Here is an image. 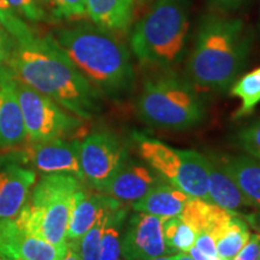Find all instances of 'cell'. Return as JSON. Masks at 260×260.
I'll list each match as a JSON object with an SVG mask.
<instances>
[{"label": "cell", "instance_id": "cell-1", "mask_svg": "<svg viewBox=\"0 0 260 260\" xmlns=\"http://www.w3.org/2000/svg\"><path fill=\"white\" fill-rule=\"evenodd\" d=\"M6 69L81 119L102 111V93L73 64L52 37L35 35L12 47Z\"/></svg>", "mask_w": 260, "mask_h": 260}, {"label": "cell", "instance_id": "cell-2", "mask_svg": "<svg viewBox=\"0 0 260 260\" xmlns=\"http://www.w3.org/2000/svg\"><path fill=\"white\" fill-rule=\"evenodd\" d=\"M53 40L100 93L121 102L132 93L135 73L125 45L99 25L57 29Z\"/></svg>", "mask_w": 260, "mask_h": 260}, {"label": "cell", "instance_id": "cell-3", "mask_svg": "<svg viewBox=\"0 0 260 260\" xmlns=\"http://www.w3.org/2000/svg\"><path fill=\"white\" fill-rule=\"evenodd\" d=\"M249 38L236 18L211 15L203 19L187 60V79L198 89L225 92L246 65Z\"/></svg>", "mask_w": 260, "mask_h": 260}, {"label": "cell", "instance_id": "cell-4", "mask_svg": "<svg viewBox=\"0 0 260 260\" xmlns=\"http://www.w3.org/2000/svg\"><path fill=\"white\" fill-rule=\"evenodd\" d=\"M190 27V0H157L133 29L130 47L142 65L172 70L182 61Z\"/></svg>", "mask_w": 260, "mask_h": 260}, {"label": "cell", "instance_id": "cell-5", "mask_svg": "<svg viewBox=\"0 0 260 260\" xmlns=\"http://www.w3.org/2000/svg\"><path fill=\"white\" fill-rule=\"evenodd\" d=\"M135 111L146 125L183 132L200 125L207 110L199 89L187 77L162 70L144 81Z\"/></svg>", "mask_w": 260, "mask_h": 260}, {"label": "cell", "instance_id": "cell-6", "mask_svg": "<svg viewBox=\"0 0 260 260\" xmlns=\"http://www.w3.org/2000/svg\"><path fill=\"white\" fill-rule=\"evenodd\" d=\"M84 183L69 174H44L15 219L25 232L57 246L68 245L75 199Z\"/></svg>", "mask_w": 260, "mask_h": 260}, {"label": "cell", "instance_id": "cell-7", "mask_svg": "<svg viewBox=\"0 0 260 260\" xmlns=\"http://www.w3.org/2000/svg\"><path fill=\"white\" fill-rule=\"evenodd\" d=\"M133 139L140 158L162 180L191 198L211 203L206 157L195 151L170 147L141 133H134Z\"/></svg>", "mask_w": 260, "mask_h": 260}, {"label": "cell", "instance_id": "cell-8", "mask_svg": "<svg viewBox=\"0 0 260 260\" xmlns=\"http://www.w3.org/2000/svg\"><path fill=\"white\" fill-rule=\"evenodd\" d=\"M11 80L23 115L29 142L65 139L82 125V119L58 105L54 100L37 92L14 76H11Z\"/></svg>", "mask_w": 260, "mask_h": 260}, {"label": "cell", "instance_id": "cell-9", "mask_svg": "<svg viewBox=\"0 0 260 260\" xmlns=\"http://www.w3.org/2000/svg\"><path fill=\"white\" fill-rule=\"evenodd\" d=\"M128 157V149L113 133H93L80 142V164L84 182L100 193Z\"/></svg>", "mask_w": 260, "mask_h": 260}, {"label": "cell", "instance_id": "cell-10", "mask_svg": "<svg viewBox=\"0 0 260 260\" xmlns=\"http://www.w3.org/2000/svg\"><path fill=\"white\" fill-rule=\"evenodd\" d=\"M162 220L160 217L136 211L130 214L122 234L121 260H147L172 255L164 241Z\"/></svg>", "mask_w": 260, "mask_h": 260}, {"label": "cell", "instance_id": "cell-11", "mask_svg": "<svg viewBox=\"0 0 260 260\" xmlns=\"http://www.w3.org/2000/svg\"><path fill=\"white\" fill-rule=\"evenodd\" d=\"M23 164H30L42 174H69L82 181L84 176L80 164V141L54 139L45 142H30L19 154Z\"/></svg>", "mask_w": 260, "mask_h": 260}, {"label": "cell", "instance_id": "cell-12", "mask_svg": "<svg viewBox=\"0 0 260 260\" xmlns=\"http://www.w3.org/2000/svg\"><path fill=\"white\" fill-rule=\"evenodd\" d=\"M207 171L211 203L239 214L248 223V225L259 230L258 214H255L256 209L237 186L235 180L224 167L222 159L214 155L207 158Z\"/></svg>", "mask_w": 260, "mask_h": 260}, {"label": "cell", "instance_id": "cell-13", "mask_svg": "<svg viewBox=\"0 0 260 260\" xmlns=\"http://www.w3.org/2000/svg\"><path fill=\"white\" fill-rule=\"evenodd\" d=\"M68 245L57 246L23 230L15 218L0 220V254L18 260H60Z\"/></svg>", "mask_w": 260, "mask_h": 260}, {"label": "cell", "instance_id": "cell-14", "mask_svg": "<svg viewBox=\"0 0 260 260\" xmlns=\"http://www.w3.org/2000/svg\"><path fill=\"white\" fill-rule=\"evenodd\" d=\"M37 172L18 158L0 159V220L15 218L27 204Z\"/></svg>", "mask_w": 260, "mask_h": 260}, {"label": "cell", "instance_id": "cell-15", "mask_svg": "<svg viewBox=\"0 0 260 260\" xmlns=\"http://www.w3.org/2000/svg\"><path fill=\"white\" fill-rule=\"evenodd\" d=\"M161 181L165 180L146 162L128 157L103 193L124 205H133Z\"/></svg>", "mask_w": 260, "mask_h": 260}, {"label": "cell", "instance_id": "cell-16", "mask_svg": "<svg viewBox=\"0 0 260 260\" xmlns=\"http://www.w3.org/2000/svg\"><path fill=\"white\" fill-rule=\"evenodd\" d=\"M0 149H11L27 141V132L11 75L6 67L0 69Z\"/></svg>", "mask_w": 260, "mask_h": 260}, {"label": "cell", "instance_id": "cell-17", "mask_svg": "<svg viewBox=\"0 0 260 260\" xmlns=\"http://www.w3.org/2000/svg\"><path fill=\"white\" fill-rule=\"evenodd\" d=\"M118 204L121 203L109 195L98 190L92 193L87 190L86 187L81 188L71 211L68 226V242H79L84 234L95 225L100 217Z\"/></svg>", "mask_w": 260, "mask_h": 260}, {"label": "cell", "instance_id": "cell-18", "mask_svg": "<svg viewBox=\"0 0 260 260\" xmlns=\"http://www.w3.org/2000/svg\"><path fill=\"white\" fill-rule=\"evenodd\" d=\"M190 198L167 181H161L145 197L133 204L132 207L136 212L153 214L167 219L171 217H180Z\"/></svg>", "mask_w": 260, "mask_h": 260}, {"label": "cell", "instance_id": "cell-19", "mask_svg": "<svg viewBox=\"0 0 260 260\" xmlns=\"http://www.w3.org/2000/svg\"><path fill=\"white\" fill-rule=\"evenodd\" d=\"M136 0H86V11L94 24L110 31H128Z\"/></svg>", "mask_w": 260, "mask_h": 260}, {"label": "cell", "instance_id": "cell-20", "mask_svg": "<svg viewBox=\"0 0 260 260\" xmlns=\"http://www.w3.org/2000/svg\"><path fill=\"white\" fill-rule=\"evenodd\" d=\"M222 161L245 197L260 210V160L240 154L223 158Z\"/></svg>", "mask_w": 260, "mask_h": 260}, {"label": "cell", "instance_id": "cell-21", "mask_svg": "<svg viewBox=\"0 0 260 260\" xmlns=\"http://www.w3.org/2000/svg\"><path fill=\"white\" fill-rule=\"evenodd\" d=\"M128 211V205L119 204L107 214L100 242L99 260H121V240Z\"/></svg>", "mask_w": 260, "mask_h": 260}, {"label": "cell", "instance_id": "cell-22", "mask_svg": "<svg viewBox=\"0 0 260 260\" xmlns=\"http://www.w3.org/2000/svg\"><path fill=\"white\" fill-rule=\"evenodd\" d=\"M251 237L248 223L239 214H234L230 222L216 236L217 254L222 260H234Z\"/></svg>", "mask_w": 260, "mask_h": 260}, {"label": "cell", "instance_id": "cell-23", "mask_svg": "<svg viewBox=\"0 0 260 260\" xmlns=\"http://www.w3.org/2000/svg\"><path fill=\"white\" fill-rule=\"evenodd\" d=\"M230 94L239 98L241 102L239 110L234 115L235 118L252 115L260 104V67L235 81L230 87Z\"/></svg>", "mask_w": 260, "mask_h": 260}, {"label": "cell", "instance_id": "cell-24", "mask_svg": "<svg viewBox=\"0 0 260 260\" xmlns=\"http://www.w3.org/2000/svg\"><path fill=\"white\" fill-rule=\"evenodd\" d=\"M162 234L165 245L170 249L171 254L189 252L199 235L180 217H171L162 220Z\"/></svg>", "mask_w": 260, "mask_h": 260}, {"label": "cell", "instance_id": "cell-25", "mask_svg": "<svg viewBox=\"0 0 260 260\" xmlns=\"http://www.w3.org/2000/svg\"><path fill=\"white\" fill-rule=\"evenodd\" d=\"M111 210H109L105 214H104V216L100 217V219L95 223V225H94L92 229H89L88 232L84 234L82 239L77 242L79 253H80V256L82 260H99V258H100V242H102L104 226H105L107 214H109V212Z\"/></svg>", "mask_w": 260, "mask_h": 260}, {"label": "cell", "instance_id": "cell-26", "mask_svg": "<svg viewBox=\"0 0 260 260\" xmlns=\"http://www.w3.org/2000/svg\"><path fill=\"white\" fill-rule=\"evenodd\" d=\"M0 24L14 37L17 42L28 40L34 35L30 28L19 18L16 10L8 0H0Z\"/></svg>", "mask_w": 260, "mask_h": 260}, {"label": "cell", "instance_id": "cell-27", "mask_svg": "<svg viewBox=\"0 0 260 260\" xmlns=\"http://www.w3.org/2000/svg\"><path fill=\"white\" fill-rule=\"evenodd\" d=\"M235 140L247 155L260 160V119L242 126L237 132Z\"/></svg>", "mask_w": 260, "mask_h": 260}, {"label": "cell", "instance_id": "cell-28", "mask_svg": "<svg viewBox=\"0 0 260 260\" xmlns=\"http://www.w3.org/2000/svg\"><path fill=\"white\" fill-rule=\"evenodd\" d=\"M53 16L60 18H80L87 15L86 0H47Z\"/></svg>", "mask_w": 260, "mask_h": 260}, {"label": "cell", "instance_id": "cell-29", "mask_svg": "<svg viewBox=\"0 0 260 260\" xmlns=\"http://www.w3.org/2000/svg\"><path fill=\"white\" fill-rule=\"evenodd\" d=\"M8 2L16 11L32 22L45 21L46 18V14L42 8L38 5L37 0H8Z\"/></svg>", "mask_w": 260, "mask_h": 260}, {"label": "cell", "instance_id": "cell-30", "mask_svg": "<svg viewBox=\"0 0 260 260\" xmlns=\"http://www.w3.org/2000/svg\"><path fill=\"white\" fill-rule=\"evenodd\" d=\"M260 256V229L254 234H251V237L247 241L242 249L237 253L234 260H258Z\"/></svg>", "mask_w": 260, "mask_h": 260}, {"label": "cell", "instance_id": "cell-31", "mask_svg": "<svg viewBox=\"0 0 260 260\" xmlns=\"http://www.w3.org/2000/svg\"><path fill=\"white\" fill-rule=\"evenodd\" d=\"M195 247L201 253L207 255H218L217 254L216 248V241H214L213 236L209 233H201L198 235L197 242H195Z\"/></svg>", "mask_w": 260, "mask_h": 260}, {"label": "cell", "instance_id": "cell-32", "mask_svg": "<svg viewBox=\"0 0 260 260\" xmlns=\"http://www.w3.org/2000/svg\"><path fill=\"white\" fill-rule=\"evenodd\" d=\"M207 2L212 8L222 12H228L240 8L246 0H207Z\"/></svg>", "mask_w": 260, "mask_h": 260}, {"label": "cell", "instance_id": "cell-33", "mask_svg": "<svg viewBox=\"0 0 260 260\" xmlns=\"http://www.w3.org/2000/svg\"><path fill=\"white\" fill-rule=\"evenodd\" d=\"M12 47L14 46L8 40V37L4 34V31L0 30V69L6 65V61L9 59Z\"/></svg>", "mask_w": 260, "mask_h": 260}, {"label": "cell", "instance_id": "cell-34", "mask_svg": "<svg viewBox=\"0 0 260 260\" xmlns=\"http://www.w3.org/2000/svg\"><path fill=\"white\" fill-rule=\"evenodd\" d=\"M60 260H82L80 256L77 242H68L67 253Z\"/></svg>", "mask_w": 260, "mask_h": 260}, {"label": "cell", "instance_id": "cell-35", "mask_svg": "<svg viewBox=\"0 0 260 260\" xmlns=\"http://www.w3.org/2000/svg\"><path fill=\"white\" fill-rule=\"evenodd\" d=\"M188 254L193 258V260H222L218 255L204 254V253H201L195 246L191 247V248L189 249V252H188Z\"/></svg>", "mask_w": 260, "mask_h": 260}, {"label": "cell", "instance_id": "cell-36", "mask_svg": "<svg viewBox=\"0 0 260 260\" xmlns=\"http://www.w3.org/2000/svg\"><path fill=\"white\" fill-rule=\"evenodd\" d=\"M176 259H177V254H172V255H164V256H159V258L147 259V260H176Z\"/></svg>", "mask_w": 260, "mask_h": 260}, {"label": "cell", "instance_id": "cell-37", "mask_svg": "<svg viewBox=\"0 0 260 260\" xmlns=\"http://www.w3.org/2000/svg\"><path fill=\"white\" fill-rule=\"evenodd\" d=\"M176 260H193V258L188 253H180V254H177Z\"/></svg>", "mask_w": 260, "mask_h": 260}, {"label": "cell", "instance_id": "cell-38", "mask_svg": "<svg viewBox=\"0 0 260 260\" xmlns=\"http://www.w3.org/2000/svg\"><path fill=\"white\" fill-rule=\"evenodd\" d=\"M0 255H2V254H0ZM2 260H18V259H12V258H8V256L2 255Z\"/></svg>", "mask_w": 260, "mask_h": 260}, {"label": "cell", "instance_id": "cell-39", "mask_svg": "<svg viewBox=\"0 0 260 260\" xmlns=\"http://www.w3.org/2000/svg\"><path fill=\"white\" fill-rule=\"evenodd\" d=\"M39 2H42V3H46V4H47V0H39Z\"/></svg>", "mask_w": 260, "mask_h": 260}, {"label": "cell", "instance_id": "cell-40", "mask_svg": "<svg viewBox=\"0 0 260 260\" xmlns=\"http://www.w3.org/2000/svg\"><path fill=\"white\" fill-rule=\"evenodd\" d=\"M0 88H2V82H0Z\"/></svg>", "mask_w": 260, "mask_h": 260}, {"label": "cell", "instance_id": "cell-41", "mask_svg": "<svg viewBox=\"0 0 260 260\" xmlns=\"http://www.w3.org/2000/svg\"><path fill=\"white\" fill-rule=\"evenodd\" d=\"M0 260H2V255H0Z\"/></svg>", "mask_w": 260, "mask_h": 260}, {"label": "cell", "instance_id": "cell-42", "mask_svg": "<svg viewBox=\"0 0 260 260\" xmlns=\"http://www.w3.org/2000/svg\"><path fill=\"white\" fill-rule=\"evenodd\" d=\"M258 260H260V256H259V258H258Z\"/></svg>", "mask_w": 260, "mask_h": 260}]
</instances>
